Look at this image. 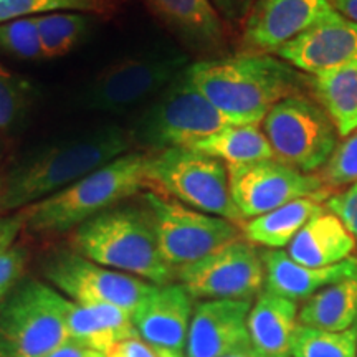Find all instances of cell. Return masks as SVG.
Masks as SVG:
<instances>
[{
    "mask_svg": "<svg viewBox=\"0 0 357 357\" xmlns=\"http://www.w3.org/2000/svg\"><path fill=\"white\" fill-rule=\"evenodd\" d=\"M131 149L128 129L118 124H102L33 147L0 177V212H20L52 197Z\"/></svg>",
    "mask_w": 357,
    "mask_h": 357,
    "instance_id": "1",
    "label": "cell"
},
{
    "mask_svg": "<svg viewBox=\"0 0 357 357\" xmlns=\"http://www.w3.org/2000/svg\"><path fill=\"white\" fill-rule=\"evenodd\" d=\"M194 86L236 124H260L276 102L296 95L300 78L287 61L245 52L192 63Z\"/></svg>",
    "mask_w": 357,
    "mask_h": 357,
    "instance_id": "2",
    "label": "cell"
},
{
    "mask_svg": "<svg viewBox=\"0 0 357 357\" xmlns=\"http://www.w3.org/2000/svg\"><path fill=\"white\" fill-rule=\"evenodd\" d=\"M70 248L98 265L149 283L167 284L174 278L144 207L118 204L98 213L71 231Z\"/></svg>",
    "mask_w": 357,
    "mask_h": 357,
    "instance_id": "3",
    "label": "cell"
},
{
    "mask_svg": "<svg viewBox=\"0 0 357 357\" xmlns=\"http://www.w3.org/2000/svg\"><path fill=\"white\" fill-rule=\"evenodd\" d=\"M146 153H128L22 211L25 229L37 235L73 231L98 213L123 204L147 184Z\"/></svg>",
    "mask_w": 357,
    "mask_h": 357,
    "instance_id": "4",
    "label": "cell"
},
{
    "mask_svg": "<svg viewBox=\"0 0 357 357\" xmlns=\"http://www.w3.org/2000/svg\"><path fill=\"white\" fill-rule=\"evenodd\" d=\"M231 124L236 123L194 86L185 70L142 106L128 132L132 147L154 154L172 147H192Z\"/></svg>",
    "mask_w": 357,
    "mask_h": 357,
    "instance_id": "5",
    "label": "cell"
},
{
    "mask_svg": "<svg viewBox=\"0 0 357 357\" xmlns=\"http://www.w3.org/2000/svg\"><path fill=\"white\" fill-rule=\"evenodd\" d=\"M185 53L154 48L131 53L105 66L82 88L79 108L95 113L121 114L141 109L189 68Z\"/></svg>",
    "mask_w": 357,
    "mask_h": 357,
    "instance_id": "6",
    "label": "cell"
},
{
    "mask_svg": "<svg viewBox=\"0 0 357 357\" xmlns=\"http://www.w3.org/2000/svg\"><path fill=\"white\" fill-rule=\"evenodd\" d=\"M149 190L204 213L242 222L229 189L227 164L192 147L147 154Z\"/></svg>",
    "mask_w": 357,
    "mask_h": 357,
    "instance_id": "7",
    "label": "cell"
},
{
    "mask_svg": "<svg viewBox=\"0 0 357 357\" xmlns=\"http://www.w3.org/2000/svg\"><path fill=\"white\" fill-rule=\"evenodd\" d=\"M63 294L22 278L0 303V357H47L68 339Z\"/></svg>",
    "mask_w": 357,
    "mask_h": 357,
    "instance_id": "8",
    "label": "cell"
},
{
    "mask_svg": "<svg viewBox=\"0 0 357 357\" xmlns=\"http://www.w3.org/2000/svg\"><path fill=\"white\" fill-rule=\"evenodd\" d=\"M142 204L153 222L160 255L174 271L240 238L235 222L195 211L166 195L147 190Z\"/></svg>",
    "mask_w": 357,
    "mask_h": 357,
    "instance_id": "9",
    "label": "cell"
},
{
    "mask_svg": "<svg viewBox=\"0 0 357 357\" xmlns=\"http://www.w3.org/2000/svg\"><path fill=\"white\" fill-rule=\"evenodd\" d=\"M275 159L303 174L324 167L337 144V131L323 108L301 95L284 98L263 118Z\"/></svg>",
    "mask_w": 357,
    "mask_h": 357,
    "instance_id": "10",
    "label": "cell"
},
{
    "mask_svg": "<svg viewBox=\"0 0 357 357\" xmlns=\"http://www.w3.org/2000/svg\"><path fill=\"white\" fill-rule=\"evenodd\" d=\"M45 280L56 291L79 305H111L129 314L155 288L137 276L111 270L88 260L75 250H56L43 258Z\"/></svg>",
    "mask_w": 357,
    "mask_h": 357,
    "instance_id": "11",
    "label": "cell"
},
{
    "mask_svg": "<svg viewBox=\"0 0 357 357\" xmlns=\"http://www.w3.org/2000/svg\"><path fill=\"white\" fill-rule=\"evenodd\" d=\"M265 265L247 240H235L202 260L174 271L194 300H252L263 291Z\"/></svg>",
    "mask_w": 357,
    "mask_h": 357,
    "instance_id": "12",
    "label": "cell"
},
{
    "mask_svg": "<svg viewBox=\"0 0 357 357\" xmlns=\"http://www.w3.org/2000/svg\"><path fill=\"white\" fill-rule=\"evenodd\" d=\"M227 171L230 197L243 220L263 215L296 199L321 200L329 194L323 178L303 174L275 158L227 166Z\"/></svg>",
    "mask_w": 357,
    "mask_h": 357,
    "instance_id": "13",
    "label": "cell"
},
{
    "mask_svg": "<svg viewBox=\"0 0 357 357\" xmlns=\"http://www.w3.org/2000/svg\"><path fill=\"white\" fill-rule=\"evenodd\" d=\"M194 298L181 283L155 284L132 312L137 336L169 357H185Z\"/></svg>",
    "mask_w": 357,
    "mask_h": 357,
    "instance_id": "14",
    "label": "cell"
},
{
    "mask_svg": "<svg viewBox=\"0 0 357 357\" xmlns=\"http://www.w3.org/2000/svg\"><path fill=\"white\" fill-rule=\"evenodd\" d=\"M293 68L319 75L357 58V25L336 10L276 50Z\"/></svg>",
    "mask_w": 357,
    "mask_h": 357,
    "instance_id": "15",
    "label": "cell"
},
{
    "mask_svg": "<svg viewBox=\"0 0 357 357\" xmlns=\"http://www.w3.org/2000/svg\"><path fill=\"white\" fill-rule=\"evenodd\" d=\"M331 12V0H258L245 24L243 42L257 53H276Z\"/></svg>",
    "mask_w": 357,
    "mask_h": 357,
    "instance_id": "16",
    "label": "cell"
},
{
    "mask_svg": "<svg viewBox=\"0 0 357 357\" xmlns=\"http://www.w3.org/2000/svg\"><path fill=\"white\" fill-rule=\"evenodd\" d=\"M252 300H204L194 306L185 357H223L252 344L247 318Z\"/></svg>",
    "mask_w": 357,
    "mask_h": 357,
    "instance_id": "17",
    "label": "cell"
},
{
    "mask_svg": "<svg viewBox=\"0 0 357 357\" xmlns=\"http://www.w3.org/2000/svg\"><path fill=\"white\" fill-rule=\"evenodd\" d=\"M265 265V283L268 291L293 301L307 300L319 289L342 280L356 278L357 258L349 257L337 265L312 268L296 263L283 250H270L261 255Z\"/></svg>",
    "mask_w": 357,
    "mask_h": 357,
    "instance_id": "18",
    "label": "cell"
},
{
    "mask_svg": "<svg viewBox=\"0 0 357 357\" xmlns=\"http://www.w3.org/2000/svg\"><path fill=\"white\" fill-rule=\"evenodd\" d=\"M63 318L68 339L108 354L114 346L139 337L132 316L111 305H79L63 298Z\"/></svg>",
    "mask_w": 357,
    "mask_h": 357,
    "instance_id": "19",
    "label": "cell"
},
{
    "mask_svg": "<svg viewBox=\"0 0 357 357\" xmlns=\"http://www.w3.org/2000/svg\"><path fill=\"white\" fill-rule=\"evenodd\" d=\"M298 303L271 291H261L250 307V342L265 357H291V341L298 326Z\"/></svg>",
    "mask_w": 357,
    "mask_h": 357,
    "instance_id": "20",
    "label": "cell"
},
{
    "mask_svg": "<svg viewBox=\"0 0 357 357\" xmlns=\"http://www.w3.org/2000/svg\"><path fill=\"white\" fill-rule=\"evenodd\" d=\"M356 240L333 212L324 208L306 222L288 245V257L300 265L324 268L347 260Z\"/></svg>",
    "mask_w": 357,
    "mask_h": 357,
    "instance_id": "21",
    "label": "cell"
},
{
    "mask_svg": "<svg viewBox=\"0 0 357 357\" xmlns=\"http://www.w3.org/2000/svg\"><path fill=\"white\" fill-rule=\"evenodd\" d=\"M172 32L195 50H213L223 43V26L212 0H147Z\"/></svg>",
    "mask_w": 357,
    "mask_h": 357,
    "instance_id": "22",
    "label": "cell"
},
{
    "mask_svg": "<svg viewBox=\"0 0 357 357\" xmlns=\"http://www.w3.org/2000/svg\"><path fill=\"white\" fill-rule=\"evenodd\" d=\"M310 84L341 137L357 129V58L337 68L312 75Z\"/></svg>",
    "mask_w": 357,
    "mask_h": 357,
    "instance_id": "23",
    "label": "cell"
},
{
    "mask_svg": "<svg viewBox=\"0 0 357 357\" xmlns=\"http://www.w3.org/2000/svg\"><path fill=\"white\" fill-rule=\"evenodd\" d=\"M323 211L319 200L316 199H296L275 211L263 213L255 218H250L243 223L242 234L250 243L261 245L271 250H281L288 247L306 222L316 213Z\"/></svg>",
    "mask_w": 357,
    "mask_h": 357,
    "instance_id": "24",
    "label": "cell"
},
{
    "mask_svg": "<svg viewBox=\"0 0 357 357\" xmlns=\"http://www.w3.org/2000/svg\"><path fill=\"white\" fill-rule=\"evenodd\" d=\"M298 323L324 331H346L357 326V276L307 298L298 311Z\"/></svg>",
    "mask_w": 357,
    "mask_h": 357,
    "instance_id": "25",
    "label": "cell"
},
{
    "mask_svg": "<svg viewBox=\"0 0 357 357\" xmlns=\"http://www.w3.org/2000/svg\"><path fill=\"white\" fill-rule=\"evenodd\" d=\"M192 149L212 155L227 166H242L275 158L260 124H231L199 141Z\"/></svg>",
    "mask_w": 357,
    "mask_h": 357,
    "instance_id": "26",
    "label": "cell"
},
{
    "mask_svg": "<svg viewBox=\"0 0 357 357\" xmlns=\"http://www.w3.org/2000/svg\"><path fill=\"white\" fill-rule=\"evenodd\" d=\"M45 58L68 55L86 37L89 15L78 12H55L35 17Z\"/></svg>",
    "mask_w": 357,
    "mask_h": 357,
    "instance_id": "27",
    "label": "cell"
},
{
    "mask_svg": "<svg viewBox=\"0 0 357 357\" xmlns=\"http://www.w3.org/2000/svg\"><path fill=\"white\" fill-rule=\"evenodd\" d=\"M357 326L346 331H324L298 323L291 341V357H356Z\"/></svg>",
    "mask_w": 357,
    "mask_h": 357,
    "instance_id": "28",
    "label": "cell"
},
{
    "mask_svg": "<svg viewBox=\"0 0 357 357\" xmlns=\"http://www.w3.org/2000/svg\"><path fill=\"white\" fill-rule=\"evenodd\" d=\"M109 0H0V24L55 12L106 13Z\"/></svg>",
    "mask_w": 357,
    "mask_h": 357,
    "instance_id": "29",
    "label": "cell"
},
{
    "mask_svg": "<svg viewBox=\"0 0 357 357\" xmlns=\"http://www.w3.org/2000/svg\"><path fill=\"white\" fill-rule=\"evenodd\" d=\"M33 86L0 65V131L17 126L32 106Z\"/></svg>",
    "mask_w": 357,
    "mask_h": 357,
    "instance_id": "30",
    "label": "cell"
},
{
    "mask_svg": "<svg viewBox=\"0 0 357 357\" xmlns=\"http://www.w3.org/2000/svg\"><path fill=\"white\" fill-rule=\"evenodd\" d=\"M0 52L19 60H45L35 17L0 24Z\"/></svg>",
    "mask_w": 357,
    "mask_h": 357,
    "instance_id": "31",
    "label": "cell"
},
{
    "mask_svg": "<svg viewBox=\"0 0 357 357\" xmlns=\"http://www.w3.org/2000/svg\"><path fill=\"white\" fill-rule=\"evenodd\" d=\"M331 187L357 182V129L339 144L324 166V178Z\"/></svg>",
    "mask_w": 357,
    "mask_h": 357,
    "instance_id": "32",
    "label": "cell"
},
{
    "mask_svg": "<svg viewBox=\"0 0 357 357\" xmlns=\"http://www.w3.org/2000/svg\"><path fill=\"white\" fill-rule=\"evenodd\" d=\"M29 263V248L24 245H12L0 253V303L24 278V271Z\"/></svg>",
    "mask_w": 357,
    "mask_h": 357,
    "instance_id": "33",
    "label": "cell"
},
{
    "mask_svg": "<svg viewBox=\"0 0 357 357\" xmlns=\"http://www.w3.org/2000/svg\"><path fill=\"white\" fill-rule=\"evenodd\" d=\"M326 205L339 220L344 223L347 231L354 236L357 243V182L342 194L333 195Z\"/></svg>",
    "mask_w": 357,
    "mask_h": 357,
    "instance_id": "34",
    "label": "cell"
},
{
    "mask_svg": "<svg viewBox=\"0 0 357 357\" xmlns=\"http://www.w3.org/2000/svg\"><path fill=\"white\" fill-rule=\"evenodd\" d=\"M25 229L24 213H8V215H0V253L6 252L15 245L17 236Z\"/></svg>",
    "mask_w": 357,
    "mask_h": 357,
    "instance_id": "35",
    "label": "cell"
},
{
    "mask_svg": "<svg viewBox=\"0 0 357 357\" xmlns=\"http://www.w3.org/2000/svg\"><path fill=\"white\" fill-rule=\"evenodd\" d=\"M105 357H169L162 352H159L154 347L146 344L139 337L128 339V341L119 342L114 346Z\"/></svg>",
    "mask_w": 357,
    "mask_h": 357,
    "instance_id": "36",
    "label": "cell"
},
{
    "mask_svg": "<svg viewBox=\"0 0 357 357\" xmlns=\"http://www.w3.org/2000/svg\"><path fill=\"white\" fill-rule=\"evenodd\" d=\"M47 357H105V354L73 339H66L63 344L56 347Z\"/></svg>",
    "mask_w": 357,
    "mask_h": 357,
    "instance_id": "37",
    "label": "cell"
},
{
    "mask_svg": "<svg viewBox=\"0 0 357 357\" xmlns=\"http://www.w3.org/2000/svg\"><path fill=\"white\" fill-rule=\"evenodd\" d=\"M334 10L357 25V0H331Z\"/></svg>",
    "mask_w": 357,
    "mask_h": 357,
    "instance_id": "38",
    "label": "cell"
},
{
    "mask_svg": "<svg viewBox=\"0 0 357 357\" xmlns=\"http://www.w3.org/2000/svg\"><path fill=\"white\" fill-rule=\"evenodd\" d=\"M212 3L215 8L222 10L227 15H235V12L238 10V7L242 6V0H212Z\"/></svg>",
    "mask_w": 357,
    "mask_h": 357,
    "instance_id": "39",
    "label": "cell"
},
{
    "mask_svg": "<svg viewBox=\"0 0 357 357\" xmlns=\"http://www.w3.org/2000/svg\"><path fill=\"white\" fill-rule=\"evenodd\" d=\"M223 357H265L261 356L260 352H258L255 347L252 344L248 346H243V347H238V349L229 352V354H225Z\"/></svg>",
    "mask_w": 357,
    "mask_h": 357,
    "instance_id": "40",
    "label": "cell"
},
{
    "mask_svg": "<svg viewBox=\"0 0 357 357\" xmlns=\"http://www.w3.org/2000/svg\"><path fill=\"white\" fill-rule=\"evenodd\" d=\"M0 177H2V174H0Z\"/></svg>",
    "mask_w": 357,
    "mask_h": 357,
    "instance_id": "41",
    "label": "cell"
}]
</instances>
